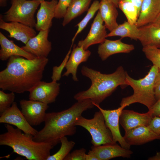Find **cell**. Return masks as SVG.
I'll list each match as a JSON object with an SVG mask.
<instances>
[{
    "instance_id": "cell-1",
    "label": "cell",
    "mask_w": 160,
    "mask_h": 160,
    "mask_svg": "<svg viewBox=\"0 0 160 160\" xmlns=\"http://www.w3.org/2000/svg\"><path fill=\"white\" fill-rule=\"evenodd\" d=\"M47 58L28 59L16 55L8 59L6 67L0 72V88L17 93L29 92L41 81Z\"/></svg>"
},
{
    "instance_id": "cell-2",
    "label": "cell",
    "mask_w": 160,
    "mask_h": 160,
    "mask_svg": "<svg viewBox=\"0 0 160 160\" xmlns=\"http://www.w3.org/2000/svg\"><path fill=\"white\" fill-rule=\"evenodd\" d=\"M94 106L90 100L86 99L77 101L64 110L46 113L44 126L33 136V140L39 142L60 141L63 137L74 135L76 131V120L84 111Z\"/></svg>"
},
{
    "instance_id": "cell-3",
    "label": "cell",
    "mask_w": 160,
    "mask_h": 160,
    "mask_svg": "<svg viewBox=\"0 0 160 160\" xmlns=\"http://www.w3.org/2000/svg\"><path fill=\"white\" fill-rule=\"evenodd\" d=\"M81 71L83 76L90 79L91 84L87 90L74 95V98L77 101L89 99L99 105L111 95L118 86L127 85L126 77L127 72L121 66L109 74L102 73L85 66H82Z\"/></svg>"
},
{
    "instance_id": "cell-4",
    "label": "cell",
    "mask_w": 160,
    "mask_h": 160,
    "mask_svg": "<svg viewBox=\"0 0 160 160\" xmlns=\"http://www.w3.org/2000/svg\"><path fill=\"white\" fill-rule=\"evenodd\" d=\"M5 127L7 131L0 135V145L11 147L14 152L29 160H47L51 150L60 142H37L31 135L23 133L9 124H5Z\"/></svg>"
},
{
    "instance_id": "cell-5",
    "label": "cell",
    "mask_w": 160,
    "mask_h": 160,
    "mask_svg": "<svg viewBox=\"0 0 160 160\" xmlns=\"http://www.w3.org/2000/svg\"><path fill=\"white\" fill-rule=\"evenodd\" d=\"M159 71L155 65L151 67L147 74L142 78L136 80L131 77L127 73L126 82L133 90V94L123 98L120 106L125 107L135 103L145 106L149 110L156 101L155 95V82Z\"/></svg>"
},
{
    "instance_id": "cell-6",
    "label": "cell",
    "mask_w": 160,
    "mask_h": 160,
    "mask_svg": "<svg viewBox=\"0 0 160 160\" xmlns=\"http://www.w3.org/2000/svg\"><path fill=\"white\" fill-rule=\"evenodd\" d=\"M75 125L81 126L86 129L90 134L91 143L94 146L114 143L111 133L106 126L102 112H96L93 117L86 119L82 116L75 121Z\"/></svg>"
},
{
    "instance_id": "cell-7",
    "label": "cell",
    "mask_w": 160,
    "mask_h": 160,
    "mask_svg": "<svg viewBox=\"0 0 160 160\" xmlns=\"http://www.w3.org/2000/svg\"><path fill=\"white\" fill-rule=\"evenodd\" d=\"M40 2L32 0H12L10 8L4 13V20L20 23L31 27H35L36 11Z\"/></svg>"
},
{
    "instance_id": "cell-8",
    "label": "cell",
    "mask_w": 160,
    "mask_h": 160,
    "mask_svg": "<svg viewBox=\"0 0 160 160\" xmlns=\"http://www.w3.org/2000/svg\"><path fill=\"white\" fill-rule=\"evenodd\" d=\"M92 103L102 113L105 124L111 133L113 142H118L122 147L130 149L131 146L126 142L121 135L119 127L120 116L122 110L126 107L122 105L113 110H105L102 108L99 105Z\"/></svg>"
},
{
    "instance_id": "cell-9",
    "label": "cell",
    "mask_w": 160,
    "mask_h": 160,
    "mask_svg": "<svg viewBox=\"0 0 160 160\" xmlns=\"http://www.w3.org/2000/svg\"><path fill=\"white\" fill-rule=\"evenodd\" d=\"M19 103L23 114L31 126H37L44 122L48 104L30 100H21Z\"/></svg>"
},
{
    "instance_id": "cell-10",
    "label": "cell",
    "mask_w": 160,
    "mask_h": 160,
    "mask_svg": "<svg viewBox=\"0 0 160 160\" xmlns=\"http://www.w3.org/2000/svg\"><path fill=\"white\" fill-rule=\"evenodd\" d=\"M60 85L57 81H41L29 92V99L47 104L53 103L59 94Z\"/></svg>"
},
{
    "instance_id": "cell-11",
    "label": "cell",
    "mask_w": 160,
    "mask_h": 160,
    "mask_svg": "<svg viewBox=\"0 0 160 160\" xmlns=\"http://www.w3.org/2000/svg\"><path fill=\"white\" fill-rule=\"evenodd\" d=\"M0 116L1 123L14 125L24 133L31 135L33 136L38 132L28 122L16 102H14L10 108Z\"/></svg>"
},
{
    "instance_id": "cell-12",
    "label": "cell",
    "mask_w": 160,
    "mask_h": 160,
    "mask_svg": "<svg viewBox=\"0 0 160 160\" xmlns=\"http://www.w3.org/2000/svg\"><path fill=\"white\" fill-rule=\"evenodd\" d=\"M49 32V29L39 31L21 48L36 57L47 58L52 49V43L48 39Z\"/></svg>"
},
{
    "instance_id": "cell-13",
    "label": "cell",
    "mask_w": 160,
    "mask_h": 160,
    "mask_svg": "<svg viewBox=\"0 0 160 160\" xmlns=\"http://www.w3.org/2000/svg\"><path fill=\"white\" fill-rule=\"evenodd\" d=\"M98 11L91 25L90 31L86 37L79 41L78 46L87 50L90 46L103 43L107 37L106 28Z\"/></svg>"
},
{
    "instance_id": "cell-14",
    "label": "cell",
    "mask_w": 160,
    "mask_h": 160,
    "mask_svg": "<svg viewBox=\"0 0 160 160\" xmlns=\"http://www.w3.org/2000/svg\"><path fill=\"white\" fill-rule=\"evenodd\" d=\"M0 28L9 33V37L20 41L25 44L36 35L33 28L17 22L7 23L3 19L2 15L0 16Z\"/></svg>"
},
{
    "instance_id": "cell-15",
    "label": "cell",
    "mask_w": 160,
    "mask_h": 160,
    "mask_svg": "<svg viewBox=\"0 0 160 160\" xmlns=\"http://www.w3.org/2000/svg\"><path fill=\"white\" fill-rule=\"evenodd\" d=\"M88 152L95 155L98 160H108L120 157L129 158L133 153L130 149L124 148L116 143L93 145Z\"/></svg>"
},
{
    "instance_id": "cell-16",
    "label": "cell",
    "mask_w": 160,
    "mask_h": 160,
    "mask_svg": "<svg viewBox=\"0 0 160 160\" xmlns=\"http://www.w3.org/2000/svg\"><path fill=\"white\" fill-rule=\"evenodd\" d=\"M123 137L130 146L140 145L156 140H160V136L149 126L137 127L125 131Z\"/></svg>"
},
{
    "instance_id": "cell-17",
    "label": "cell",
    "mask_w": 160,
    "mask_h": 160,
    "mask_svg": "<svg viewBox=\"0 0 160 160\" xmlns=\"http://www.w3.org/2000/svg\"><path fill=\"white\" fill-rule=\"evenodd\" d=\"M151 112L140 113L133 110L123 109L119 123L125 131L140 126H149L153 118Z\"/></svg>"
},
{
    "instance_id": "cell-18",
    "label": "cell",
    "mask_w": 160,
    "mask_h": 160,
    "mask_svg": "<svg viewBox=\"0 0 160 160\" xmlns=\"http://www.w3.org/2000/svg\"><path fill=\"white\" fill-rule=\"evenodd\" d=\"M58 2L57 0H51L40 2V7L36 15L37 21L35 27L37 31L48 30L51 28Z\"/></svg>"
},
{
    "instance_id": "cell-19",
    "label": "cell",
    "mask_w": 160,
    "mask_h": 160,
    "mask_svg": "<svg viewBox=\"0 0 160 160\" xmlns=\"http://www.w3.org/2000/svg\"><path fill=\"white\" fill-rule=\"evenodd\" d=\"M134 49V45L122 42L121 39L115 40L106 39L99 45L97 53L102 60L104 61L112 55L119 53H128Z\"/></svg>"
},
{
    "instance_id": "cell-20",
    "label": "cell",
    "mask_w": 160,
    "mask_h": 160,
    "mask_svg": "<svg viewBox=\"0 0 160 160\" xmlns=\"http://www.w3.org/2000/svg\"><path fill=\"white\" fill-rule=\"evenodd\" d=\"M91 54L88 50H85L81 47L74 45L69 59L65 66L66 71L63 76H68L71 74L73 80L78 81L76 76L77 69L79 65L82 63L87 61Z\"/></svg>"
},
{
    "instance_id": "cell-21",
    "label": "cell",
    "mask_w": 160,
    "mask_h": 160,
    "mask_svg": "<svg viewBox=\"0 0 160 160\" xmlns=\"http://www.w3.org/2000/svg\"><path fill=\"white\" fill-rule=\"evenodd\" d=\"M160 12V0H143L136 24L140 27L153 22Z\"/></svg>"
},
{
    "instance_id": "cell-22",
    "label": "cell",
    "mask_w": 160,
    "mask_h": 160,
    "mask_svg": "<svg viewBox=\"0 0 160 160\" xmlns=\"http://www.w3.org/2000/svg\"><path fill=\"white\" fill-rule=\"evenodd\" d=\"M0 45V59L2 61L7 60L13 55L20 56L30 60L36 58L16 45L12 41L9 40L1 32Z\"/></svg>"
},
{
    "instance_id": "cell-23",
    "label": "cell",
    "mask_w": 160,
    "mask_h": 160,
    "mask_svg": "<svg viewBox=\"0 0 160 160\" xmlns=\"http://www.w3.org/2000/svg\"><path fill=\"white\" fill-rule=\"evenodd\" d=\"M117 7L113 3L101 0L99 12L106 28L111 31L118 25L116 19L118 15Z\"/></svg>"
},
{
    "instance_id": "cell-24",
    "label": "cell",
    "mask_w": 160,
    "mask_h": 160,
    "mask_svg": "<svg viewBox=\"0 0 160 160\" xmlns=\"http://www.w3.org/2000/svg\"><path fill=\"white\" fill-rule=\"evenodd\" d=\"M139 28L138 40L143 47L149 46L160 48V26L149 24Z\"/></svg>"
},
{
    "instance_id": "cell-25",
    "label": "cell",
    "mask_w": 160,
    "mask_h": 160,
    "mask_svg": "<svg viewBox=\"0 0 160 160\" xmlns=\"http://www.w3.org/2000/svg\"><path fill=\"white\" fill-rule=\"evenodd\" d=\"M92 0H73L65 15L62 23L63 26L72 20L87 11Z\"/></svg>"
},
{
    "instance_id": "cell-26",
    "label": "cell",
    "mask_w": 160,
    "mask_h": 160,
    "mask_svg": "<svg viewBox=\"0 0 160 160\" xmlns=\"http://www.w3.org/2000/svg\"><path fill=\"white\" fill-rule=\"evenodd\" d=\"M140 34L139 27L136 24H131L127 21L119 25L116 28L107 34V37L118 36L121 38L128 37L136 40H138Z\"/></svg>"
},
{
    "instance_id": "cell-27",
    "label": "cell",
    "mask_w": 160,
    "mask_h": 160,
    "mask_svg": "<svg viewBox=\"0 0 160 160\" xmlns=\"http://www.w3.org/2000/svg\"><path fill=\"white\" fill-rule=\"evenodd\" d=\"M117 1L118 7L125 15L127 21L131 24H136L139 14L137 7L128 1L117 0Z\"/></svg>"
},
{
    "instance_id": "cell-28",
    "label": "cell",
    "mask_w": 160,
    "mask_h": 160,
    "mask_svg": "<svg viewBox=\"0 0 160 160\" xmlns=\"http://www.w3.org/2000/svg\"><path fill=\"white\" fill-rule=\"evenodd\" d=\"M60 141L61 146L59 150L56 153L50 155L47 160H64L75 144L74 142L69 141L66 136L61 138Z\"/></svg>"
},
{
    "instance_id": "cell-29",
    "label": "cell",
    "mask_w": 160,
    "mask_h": 160,
    "mask_svg": "<svg viewBox=\"0 0 160 160\" xmlns=\"http://www.w3.org/2000/svg\"><path fill=\"white\" fill-rule=\"evenodd\" d=\"M100 2L97 0L94 1L87 10V14L82 20L76 25L77 30L73 38L72 44L77 35L85 28L89 21L93 17L96 12L99 10Z\"/></svg>"
},
{
    "instance_id": "cell-30",
    "label": "cell",
    "mask_w": 160,
    "mask_h": 160,
    "mask_svg": "<svg viewBox=\"0 0 160 160\" xmlns=\"http://www.w3.org/2000/svg\"><path fill=\"white\" fill-rule=\"evenodd\" d=\"M142 51L146 57L160 70V48L151 46L143 47Z\"/></svg>"
},
{
    "instance_id": "cell-31",
    "label": "cell",
    "mask_w": 160,
    "mask_h": 160,
    "mask_svg": "<svg viewBox=\"0 0 160 160\" xmlns=\"http://www.w3.org/2000/svg\"><path fill=\"white\" fill-rule=\"evenodd\" d=\"M15 97L13 92L6 93L3 90H0V115L11 106Z\"/></svg>"
},
{
    "instance_id": "cell-32",
    "label": "cell",
    "mask_w": 160,
    "mask_h": 160,
    "mask_svg": "<svg viewBox=\"0 0 160 160\" xmlns=\"http://www.w3.org/2000/svg\"><path fill=\"white\" fill-rule=\"evenodd\" d=\"M72 45H71L69 50L60 65L58 66H56L53 67L52 75L51 76L52 81H57L60 80L61 78L62 71L64 68H65L71 53V48Z\"/></svg>"
},
{
    "instance_id": "cell-33",
    "label": "cell",
    "mask_w": 160,
    "mask_h": 160,
    "mask_svg": "<svg viewBox=\"0 0 160 160\" xmlns=\"http://www.w3.org/2000/svg\"><path fill=\"white\" fill-rule=\"evenodd\" d=\"M72 0H59L55 8V17L57 19L63 18Z\"/></svg>"
},
{
    "instance_id": "cell-34",
    "label": "cell",
    "mask_w": 160,
    "mask_h": 160,
    "mask_svg": "<svg viewBox=\"0 0 160 160\" xmlns=\"http://www.w3.org/2000/svg\"><path fill=\"white\" fill-rule=\"evenodd\" d=\"M86 152L83 148L76 150L69 153L64 160H85Z\"/></svg>"
},
{
    "instance_id": "cell-35",
    "label": "cell",
    "mask_w": 160,
    "mask_h": 160,
    "mask_svg": "<svg viewBox=\"0 0 160 160\" xmlns=\"http://www.w3.org/2000/svg\"><path fill=\"white\" fill-rule=\"evenodd\" d=\"M149 126L153 131L160 136V117H153Z\"/></svg>"
},
{
    "instance_id": "cell-36",
    "label": "cell",
    "mask_w": 160,
    "mask_h": 160,
    "mask_svg": "<svg viewBox=\"0 0 160 160\" xmlns=\"http://www.w3.org/2000/svg\"><path fill=\"white\" fill-rule=\"evenodd\" d=\"M148 111L151 112L153 117H160V99L156 100Z\"/></svg>"
},
{
    "instance_id": "cell-37",
    "label": "cell",
    "mask_w": 160,
    "mask_h": 160,
    "mask_svg": "<svg viewBox=\"0 0 160 160\" xmlns=\"http://www.w3.org/2000/svg\"><path fill=\"white\" fill-rule=\"evenodd\" d=\"M128 1L132 3L137 8L139 13H140L141 6L143 0H125Z\"/></svg>"
},
{
    "instance_id": "cell-38",
    "label": "cell",
    "mask_w": 160,
    "mask_h": 160,
    "mask_svg": "<svg viewBox=\"0 0 160 160\" xmlns=\"http://www.w3.org/2000/svg\"><path fill=\"white\" fill-rule=\"evenodd\" d=\"M155 95L156 100L160 99V83L155 87Z\"/></svg>"
},
{
    "instance_id": "cell-39",
    "label": "cell",
    "mask_w": 160,
    "mask_h": 160,
    "mask_svg": "<svg viewBox=\"0 0 160 160\" xmlns=\"http://www.w3.org/2000/svg\"><path fill=\"white\" fill-rule=\"evenodd\" d=\"M85 160H98L97 157L93 154L88 152L86 154Z\"/></svg>"
},
{
    "instance_id": "cell-40",
    "label": "cell",
    "mask_w": 160,
    "mask_h": 160,
    "mask_svg": "<svg viewBox=\"0 0 160 160\" xmlns=\"http://www.w3.org/2000/svg\"><path fill=\"white\" fill-rule=\"evenodd\" d=\"M151 24L160 26V12L155 20Z\"/></svg>"
},
{
    "instance_id": "cell-41",
    "label": "cell",
    "mask_w": 160,
    "mask_h": 160,
    "mask_svg": "<svg viewBox=\"0 0 160 160\" xmlns=\"http://www.w3.org/2000/svg\"><path fill=\"white\" fill-rule=\"evenodd\" d=\"M148 160H160V152H157L155 156L149 157Z\"/></svg>"
},
{
    "instance_id": "cell-42",
    "label": "cell",
    "mask_w": 160,
    "mask_h": 160,
    "mask_svg": "<svg viewBox=\"0 0 160 160\" xmlns=\"http://www.w3.org/2000/svg\"><path fill=\"white\" fill-rule=\"evenodd\" d=\"M160 83V70L159 71L156 77L155 82V87L157 85Z\"/></svg>"
},
{
    "instance_id": "cell-43",
    "label": "cell",
    "mask_w": 160,
    "mask_h": 160,
    "mask_svg": "<svg viewBox=\"0 0 160 160\" xmlns=\"http://www.w3.org/2000/svg\"><path fill=\"white\" fill-rule=\"evenodd\" d=\"M7 0H0V6L1 7H5L7 5Z\"/></svg>"
},
{
    "instance_id": "cell-44",
    "label": "cell",
    "mask_w": 160,
    "mask_h": 160,
    "mask_svg": "<svg viewBox=\"0 0 160 160\" xmlns=\"http://www.w3.org/2000/svg\"><path fill=\"white\" fill-rule=\"evenodd\" d=\"M104 0L105 1L112 2L113 4H114L117 7H118L117 0Z\"/></svg>"
},
{
    "instance_id": "cell-45",
    "label": "cell",
    "mask_w": 160,
    "mask_h": 160,
    "mask_svg": "<svg viewBox=\"0 0 160 160\" xmlns=\"http://www.w3.org/2000/svg\"><path fill=\"white\" fill-rule=\"evenodd\" d=\"M32 0L39 1L40 2L44 1V0Z\"/></svg>"
}]
</instances>
